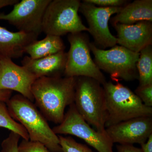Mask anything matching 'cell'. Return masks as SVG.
Listing matches in <instances>:
<instances>
[{"label": "cell", "instance_id": "obj_1", "mask_svg": "<svg viewBox=\"0 0 152 152\" xmlns=\"http://www.w3.org/2000/svg\"><path fill=\"white\" fill-rule=\"evenodd\" d=\"M76 78L41 77L31 88L36 104L46 120L56 124L64 120L65 110L74 103Z\"/></svg>", "mask_w": 152, "mask_h": 152}, {"label": "cell", "instance_id": "obj_2", "mask_svg": "<svg viewBox=\"0 0 152 152\" xmlns=\"http://www.w3.org/2000/svg\"><path fill=\"white\" fill-rule=\"evenodd\" d=\"M6 103L11 117L26 129L30 141L42 144L50 152H63L58 136L31 101L17 94Z\"/></svg>", "mask_w": 152, "mask_h": 152}, {"label": "cell", "instance_id": "obj_3", "mask_svg": "<svg viewBox=\"0 0 152 152\" xmlns=\"http://www.w3.org/2000/svg\"><path fill=\"white\" fill-rule=\"evenodd\" d=\"M102 86L107 113L105 129L134 118L152 116V107L145 105L128 87L111 81Z\"/></svg>", "mask_w": 152, "mask_h": 152}, {"label": "cell", "instance_id": "obj_4", "mask_svg": "<svg viewBox=\"0 0 152 152\" xmlns=\"http://www.w3.org/2000/svg\"><path fill=\"white\" fill-rule=\"evenodd\" d=\"M76 78L74 104L77 111L88 124L105 132L107 113L102 85L88 77Z\"/></svg>", "mask_w": 152, "mask_h": 152}, {"label": "cell", "instance_id": "obj_5", "mask_svg": "<svg viewBox=\"0 0 152 152\" xmlns=\"http://www.w3.org/2000/svg\"><path fill=\"white\" fill-rule=\"evenodd\" d=\"M90 47L95 64L100 70L108 74L113 81L138 80L137 64L140 53L117 45L107 50L99 48L94 43L90 42Z\"/></svg>", "mask_w": 152, "mask_h": 152}, {"label": "cell", "instance_id": "obj_6", "mask_svg": "<svg viewBox=\"0 0 152 152\" xmlns=\"http://www.w3.org/2000/svg\"><path fill=\"white\" fill-rule=\"evenodd\" d=\"M81 2L79 0H51L44 14L42 32L60 37L88 32L78 15Z\"/></svg>", "mask_w": 152, "mask_h": 152}, {"label": "cell", "instance_id": "obj_7", "mask_svg": "<svg viewBox=\"0 0 152 152\" xmlns=\"http://www.w3.org/2000/svg\"><path fill=\"white\" fill-rule=\"evenodd\" d=\"M68 40L70 45L67 53L65 77H86L96 80L102 85L107 82L105 77L95 64L91 55L90 42L85 33L69 34Z\"/></svg>", "mask_w": 152, "mask_h": 152}, {"label": "cell", "instance_id": "obj_8", "mask_svg": "<svg viewBox=\"0 0 152 152\" xmlns=\"http://www.w3.org/2000/svg\"><path fill=\"white\" fill-rule=\"evenodd\" d=\"M56 134H69L82 139L97 152H113V143L106 132L95 130L77 111L74 103L65 114L61 124L53 128Z\"/></svg>", "mask_w": 152, "mask_h": 152}, {"label": "cell", "instance_id": "obj_9", "mask_svg": "<svg viewBox=\"0 0 152 152\" xmlns=\"http://www.w3.org/2000/svg\"><path fill=\"white\" fill-rule=\"evenodd\" d=\"M51 0H22L14 5L8 14H0V20L7 21L19 31L38 36L42 32L43 19Z\"/></svg>", "mask_w": 152, "mask_h": 152}, {"label": "cell", "instance_id": "obj_10", "mask_svg": "<svg viewBox=\"0 0 152 152\" xmlns=\"http://www.w3.org/2000/svg\"><path fill=\"white\" fill-rule=\"evenodd\" d=\"M123 7H101L83 1L79 12L85 17L95 45L99 48H113L116 45L117 37L110 31L108 23L113 15L119 12Z\"/></svg>", "mask_w": 152, "mask_h": 152}, {"label": "cell", "instance_id": "obj_11", "mask_svg": "<svg viewBox=\"0 0 152 152\" xmlns=\"http://www.w3.org/2000/svg\"><path fill=\"white\" fill-rule=\"evenodd\" d=\"M37 78L23 66L18 65L7 57H0V91L18 92L33 102L32 85Z\"/></svg>", "mask_w": 152, "mask_h": 152}, {"label": "cell", "instance_id": "obj_12", "mask_svg": "<svg viewBox=\"0 0 152 152\" xmlns=\"http://www.w3.org/2000/svg\"><path fill=\"white\" fill-rule=\"evenodd\" d=\"M112 141L119 145H140L152 134V116L134 118L106 128Z\"/></svg>", "mask_w": 152, "mask_h": 152}, {"label": "cell", "instance_id": "obj_13", "mask_svg": "<svg viewBox=\"0 0 152 152\" xmlns=\"http://www.w3.org/2000/svg\"><path fill=\"white\" fill-rule=\"evenodd\" d=\"M117 32V44L135 52H140L152 45V23L138 22L133 25L116 24L113 26Z\"/></svg>", "mask_w": 152, "mask_h": 152}, {"label": "cell", "instance_id": "obj_14", "mask_svg": "<svg viewBox=\"0 0 152 152\" xmlns=\"http://www.w3.org/2000/svg\"><path fill=\"white\" fill-rule=\"evenodd\" d=\"M67 56V53L64 51L36 59L26 56L21 63L22 66L37 78L61 77L64 72Z\"/></svg>", "mask_w": 152, "mask_h": 152}, {"label": "cell", "instance_id": "obj_15", "mask_svg": "<svg viewBox=\"0 0 152 152\" xmlns=\"http://www.w3.org/2000/svg\"><path fill=\"white\" fill-rule=\"evenodd\" d=\"M38 36L23 32L10 31L0 26V57L20 58L26 47L37 40Z\"/></svg>", "mask_w": 152, "mask_h": 152}, {"label": "cell", "instance_id": "obj_16", "mask_svg": "<svg viewBox=\"0 0 152 152\" xmlns=\"http://www.w3.org/2000/svg\"><path fill=\"white\" fill-rule=\"evenodd\" d=\"M142 21L152 22V0H135L129 2L110 20L113 26L117 23L133 25Z\"/></svg>", "mask_w": 152, "mask_h": 152}, {"label": "cell", "instance_id": "obj_17", "mask_svg": "<svg viewBox=\"0 0 152 152\" xmlns=\"http://www.w3.org/2000/svg\"><path fill=\"white\" fill-rule=\"evenodd\" d=\"M65 46L61 37L46 35L41 40H36L25 49V53L31 58H41L64 51Z\"/></svg>", "mask_w": 152, "mask_h": 152}, {"label": "cell", "instance_id": "obj_18", "mask_svg": "<svg viewBox=\"0 0 152 152\" xmlns=\"http://www.w3.org/2000/svg\"><path fill=\"white\" fill-rule=\"evenodd\" d=\"M152 45L145 47L140 53L137 68L140 86L152 84Z\"/></svg>", "mask_w": 152, "mask_h": 152}, {"label": "cell", "instance_id": "obj_19", "mask_svg": "<svg viewBox=\"0 0 152 152\" xmlns=\"http://www.w3.org/2000/svg\"><path fill=\"white\" fill-rule=\"evenodd\" d=\"M6 102L0 101V127L16 133L23 140H29L28 134L25 128L11 117Z\"/></svg>", "mask_w": 152, "mask_h": 152}, {"label": "cell", "instance_id": "obj_20", "mask_svg": "<svg viewBox=\"0 0 152 152\" xmlns=\"http://www.w3.org/2000/svg\"><path fill=\"white\" fill-rule=\"evenodd\" d=\"M58 136L63 152H96L86 145L76 142L71 137Z\"/></svg>", "mask_w": 152, "mask_h": 152}, {"label": "cell", "instance_id": "obj_21", "mask_svg": "<svg viewBox=\"0 0 152 152\" xmlns=\"http://www.w3.org/2000/svg\"><path fill=\"white\" fill-rule=\"evenodd\" d=\"M20 136L11 132L8 136L3 141L0 152H19V142Z\"/></svg>", "mask_w": 152, "mask_h": 152}, {"label": "cell", "instance_id": "obj_22", "mask_svg": "<svg viewBox=\"0 0 152 152\" xmlns=\"http://www.w3.org/2000/svg\"><path fill=\"white\" fill-rule=\"evenodd\" d=\"M134 93L145 105L152 107V84L139 86Z\"/></svg>", "mask_w": 152, "mask_h": 152}, {"label": "cell", "instance_id": "obj_23", "mask_svg": "<svg viewBox=\"0 0 152 152\" xmlns=\"http://www.w3.org/2000/svg\"><path fill=\"white\" fill-rule=\"evenodd\" d=\"M19 152H51L42 144L23 140L19 144Z\"/></svg>", "mask_w": 152, "mask_h": 152}, {"label": "cell", "instance_id": "obj_24", "mask_svg": "<svg viewBox=\"0 0 152 152\" xmlns=\"http://www.w3.org/2000/svg\"><path fill=\"white\" fill-rule=\"evenodd\" d=\"M83 1L101 7H123L129 3L126 0H84Z\"/></svg>", "mask_w": 152, "mask_h": 152}, {"label": "cell", "instance_id": "obj_25", "mask_svg": "<svg viewBox=\"0 0 152 152\" xmlns=\"http://www.w3.org/2000/svg\"><path fill=\"white\" fill-rule=\"evenodd\" d=\"M118 152H142L140 148L132 145H119L116 146Z\"/></svg>", "mask_w": 152, "mask_h": 152}, {"label": "cell", "instance_id": "obj_26", "mask_svg": "<svg viewBox=\"0 0 152 152\" xmlns=\"http://www.w3.org/2000/svg\"><path fill=\"white\" fill-rule=\"evenodd\" d=\"M142 152H152V134L144 143L141 145Z\"/></svg>", "mask_w": 152, "mask_h": 152}, {"label": "cell", "instance_id": "obj_27", "mask_svg": "<svg viewBox=\"0 0 152 152\" xmlns=\"http://www.w3.org/2000/svg\"><path fill=\"white\" fill-rule=\"evenodd\" d=\"M12 91L9 90L0 91V101L6 102L11 97Z\"/></svg>", "mask_w": 152, "mask_h": 152}, {"label": "cell", "instance_id": "obj_28", "mask_svg": "<svg viewBox=\"0 0 152 152\" xmlns=\"http://www.w3.org/2000/svg\"><path fill=\"white\" fill-rule=\"evenodd\" d=\"M18 0H0V9L7 6L14 5Z\"/></svg>", "mask_w": 152, "mask_h": 152}]
</instances>
